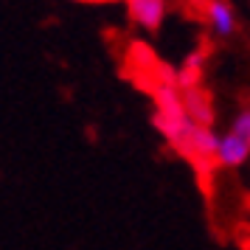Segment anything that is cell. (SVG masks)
<instances>
[{
	"label": "cell",
	"mask_w": 250,
	"mask_h": 250,
	"mask_svg": "<svg viewBox=\"0 0 250 250\" xmlns=\"http://www.w3.org/2000/svg\"><path fill=\"white\" fill-rule=\"evenodd\" d=\"M203 70H205V51L203 48H197V51H191L188 57L183 59V65H180V70L174 73V79H177V84H180L183 90H188V87H200Z\"/></svg>",
	"instance_id": "obj_6"
},
{
	"label": "cell",
	"mask_w": 250,
	"mask_h": 250,
	"mask_svg": "<svg viewBox=\"0 0 250 250\" xmlns=\"http://www.w3.org/2000/svg\"><path fill=\"white\" fill-rule=\"evenodd\" d=\"M205 17L216 37H228L236 31V12L228 0H208L205 3Z\"/></svg>",
	"instance_id": "obj_5"
},
{
	"label": "cell",
	"mask_w": 250,
	"mask_h": 250,
	"mask_svg": "<svg viewBox=\"0 0 250 250\" xmlns=\"http://www.w3.org/2000/svg\"><path fill=\"white\" fill-rule=\"evenodd\" d=\"M216 149H219V135L214 132V126L194 124L191 129H188L186 141L177 146V152L205 177V174L214 171V166H219V163H216Z\"/></svg>",
	"instance_id": "obj_1"
},
{
	"label": "cell",
	"mask_w": 250,
	"mask_h": 250,
	"mask_svg": "<svg viewBox=\"0 0 250 250\" xmlns=\"http://www.w3.org/2000/svg\"><path fill=\"white\" fill-rule=\"evenodd\" d=\"M230 132H236L239 138H245V141L250 144V107H245V110L236 113L233 124H230Z\"/></svg>",
	"instance_id": "obj_7"
},
{
	"label": "cell",
	"mask_w": 250,
	"mask_h": 250,
	"mask_svg": "<svg viewBox=\"0 0 250 250\" xmlns=\"http://www.w3.org/2000/svg\"><path fill=\"white\" fill-rule=\"evenodd\" d=\"M126 12L144 31H158L166 17V0H126Z\"/></svg>",
	"instance_id": "obj_2"
},
{
	"label": "cell",
	"mask_w": 250,
	"mask_h": 250,
	"mask_svg": "<svg viewBox=\"0 0 250 250\" xmlns=\"http://www.w3.org/2000/svg\"><path fill=\"white\" fill-rule=\"evenodd\" d=\"M250 158V144L236 132L228 129L225 135H219V149H216V163L225 169H239Z\"/></svg>",
	"instance_id": "obj_4"
},
{
	"label": "cell",
	"mask_w": 250,
	"mask_h": 250,
	"mask_svg": "<svg viewBox=\"0 0 250 250\" xmlns=\"http://www.w3.org/2000/svg\"><path fill=\"white\" fill-rule=\"evenodd\" d=\"M183 104H186V113L194 124L214 126V102H211V93L205 90L203 84L183 90Z\"/></svg>",
	"instance_id": "obj_3"
}]
</instances>
